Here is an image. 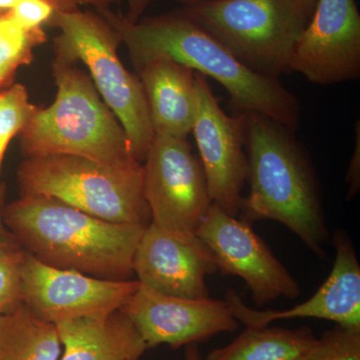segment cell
I'll list each match as a JSON object with an SVG mask.
<instances>
[{
    "label": "cell",
    "mask_w": 360,
    "mask_h": 360,
    "mask_svg": "<svg viewBox=\"0 0 360 360\" xmlns=\"http://www.w3.org/2000/svg\"><path fill=\"white\" fill-rule=\"evenodd\" d=\"M97 13L127 46L136 70L151 59H172L221 84L238 113H257L292 131L300 127V103L278 78L246 68L181 11L136 22L113 13L108 7L97 9Z\"/></svg>",
    "instance_id": "1"
},
{
    "label": "cell",
    "mask_w": 360,
    "mask_h": 360,
    "mask_svg": "<svg viewBox=\"0 0 360 360\" xmlns=\"http://www.w3.org/2000/svg\"><path fill=\"white\" fill-rule=\"evenodd\" d=\"M245 115L250 193L240 219L274 220L288 227L309 250L326 257L329 240L321 186L309 153L295 131L257 113Z\"/></svg>",
    "instance_id": "2"
},
{
    "label": "cell",
    "mask_w": 360,
    "mask_h": 360,
    "mask_svg": "<svg viewBox=\"0 0 360 360\" xmlns=\"http://www.w3.org/2000/svg\"><path fill=\"white\" fill-rule=\"evenodd\" d=\"M2 219L18 245L42 264L110 281L134 276L146 229L97 219L44 196H20L4 205Z\"/></svg>",
    "instance_id": "3"
},
{
    "label": "cell",
    "mask_w": 360,
    "mask_h": 360,
    "mask_svg": "<svg viewBox=\"0 0 360 360\" xmlns=\"http://www.w3.org/2000/svg\"><path fill=\"white\" fill-rule=\"evenodd\" d=\"M52 71L56 99L47 108H37L18 134L23 156H79L115 167L137 162L127 132L89 73L56 54Z\"/></svg>",
    "instance_id": "4"
},
{
    "label": "cell",
    "mask_w": 360,
    "mask_h": 360,
    "mask_svg": "<svg viewBox=\"0 0 360 360\" xmlns=\"http://www.w3.org/2000/svg\"><path fill=\"white\" fill-rule=\"evenodd\" d=\"M20 196H44L115 224L151 222L142 163L103 165L73 155L27 158L18 170Z\"/></svg>",
    "instance_id": "5"
},
{
    "label": "cell",
    "mask_w": 360,
    "mask_h": 360,
    "mask_svg": "<svg viewBox=\"0 0 360 360\" xmlns=\"http://www.w3.org/2000/svg\"><path fill=\"white\" fill-rule=\"evenodd\" d=\"M49 23L59 30L56 56L86 66L99 96L127 132L132 155L143 162L155 132L141 79L118 56L115 30L98 13L82 9L56 11Z\"/></svg>",
    "instance_id": "6"
},
{
    "label": "cell",
    "mask_w": 360,
    "mask_h": 360,
    "mask_svg": "<svg viewBox=\"0 0 360 360\" xmlns=\"http://www.w3.org/2000/svg\"><path fill=\"white\" fill-rule=\"evenodd\" d=\"M181 13L246 68L274 78L290 72L296 44L307 23L293 0H207L186 6Z\"/></svg>",
    "instance_id": "7"
},
{
    "label": "cell",
    "mask_w": 360,
    "mask_h": 360,
    "mask_svg": "<svg viewBox=\"0 0 360 360\" xmlns=\"http://www.w3.org/2000/svg\"><path fill=\"white\" fill-rule=\"evenodd\" d=\"M143 162L151 222L175 233H195L212 200L200 158L187 139L155 134Z\"/></svg>",
    "instance_id": "8"
},
{
    "label": "cell",
    "mask_w": 360,
    "mask_h": 360,
    "mask_svg": "<svg viewBox=\"0 0 360 360\" xmlns=\"http://www.w3.org/2000/svg\"><path fill=\"white\" fill-rule=\"evenodd\" d=\"M195 234L212 250L222 274L245 281L258 307L281 297L295 300L302 293L295 277L251 224L240 217L212 203Z\"/></svg>",
    "instance_id": "9"
},
{
    "label": "cell",
    "mask_w": 360,
    "mask_h": 360,
    "mask_svg": "<svg viewBox=\"0 0 360 360\" xmlns=\"http://www.w3.org/2000/svg\"><path fill=\"white\" fill-rule=\"evenodd\" d=\"M198 105L193 131L212 203L238 217L248 181L243 113L229 115L205 75L194 72Z\"/></svg>",
    "instance_id": "10"
},
{
    "label": "cell",
    "mask_w": 360,
    "mask_h": 360,
    "mask_svg": "<svg viewBox=\"0 0 360 360\" xmlns=\"http://www.w3.org/2000/svg\"><path fill=\"white\" fill-rule=\"evenodd\" d=\"M139 281H110L42 264L26 252L23 302L42 321L58 323L120 311L139 288Z\"/></svg>",
    "instance_id": "11"
},
{
    "label": "cell",
    "mask_w": 360,
    "mask_h": 360,
    "mask_svg": "<svg viewBox=\"0 0 360 360\" xmlns=\"http://www.w3.org/2000/svg\"><path fill=\"white\" fill-rule=\"evenodd\" d=\"M120 311L134 324L148 349L198 345L219 333H234L239 326L225 300L177 297L142 284Z\"/></svg>",
    "instance_id": "12"
},
{
    "label": "cell",
    "mask_w": 360,
    "mask_h": 360,
    "mask_svg": "<svg viewBox=\"0 0 360 360\" xmlns=\"http://www.w3.org/2000/svg\"><path fill=\"white\" fill-rule=\"evenodd\" d=\"M290 72L333 85L360 77V14L355 0H316L296 44Z\"/></svg>",
    "instance_id": "13"
},
{
    "label": "cell",
    "mask_w": 360,
    "mask_h": 360,
    "mask_svg": "<svg viewBox=\"0 0 360 360\" xmlns=\"http://www.w3.org/2000/svg\"><path fill=\"white\" fill-rule=\"evenodd\" d=\"M217 271L212 250L195 233H175L153 222L144 229L135 251L137 281L163 295L210 297L206 278Z\"/></svg>",
    "instance_id": "14"
},
{
    "label": "cell",
    "mask_w": 360,
    "mask_h": 360,
    "mask_svg": "<svg viewBox=\"0 0 360 360\" xmlns=\"http://www.w3.org/2000/svg\"><path fill=\"white\" fill-rule=\"evenodd\" d=\"M336 255L326 283L310 300L292 309L255 310L245 304L233 290L227 291L225 302L234 316L245 326H266L281 319H317L336 326L360 330V264L347 232H333Z\"/></svg>",
    "instance_id": "15"
},
{
    "label": "cell",
    "mask_w": 360,
    "mask_h": 360,
    "mask_svg": "<svg viewBox=\"0 0 360 360\" xmlns=\"http://www.w3.org/2000/svg\"><path fill=\"white\" fill-rule=\"evenodd\" d=\"M136 70L155 134L187 139L198 105L194 71L165 58L151 59Z\"/></svg>",
    "instance_id": "16"
},
{
    "label": "cell",
    "mask_w": 360,
    "mask_h": 360,
    "mask_svg": "<svg viewBox=\"0 0 360 360\" xmlns=\"http://www.w3.org/2000/svg\"><path fill=\"white\" fill-rule=\"evenodd\" d=\"M56 326L65 348L58 360H139L148 350L134 324L120 311Z\"/></svg>",
    "instance_id": "17"
},
{
    "label": "cell",
    "mask_w": 360,
    "mask_h": 360,
    "mask_svg": "<svg viewBox=\"0 0 360 360\" xmlns=\"http://www.w3.org/2000/svg\"><path fill=\"white\" fill-rule=\"evenodd\" d=\"M316 338L307 326H246L236 340L212 350L205 360H300Z\"/></svg>",
    "instance_id": "18"
},
{
    "label": "cell",
    "mask_w": 360,
    "mask_h": 360,
    "mask_svg": "<svg viewBox=\"0 0 360 360\" xmlns=\"http://www.w3.org/2000/svg\"><path fill=\"white\" fill-rule=\"evenodd\" d=\"M63 352L58 328L25 304L0 314V360H58Z\"/></svg>",
    "instance_id": "19"
},
{
    "label": "cell",
    "mask_w": 360,
    "mask_h": 360,
    "mask_svg": "<svg viewBox=\"0 0 360 360\" xmlns=\"http://www.w3.org/2000/svg\"><path fill=\"white\" fill-rule=\"evenodd\" d=\"M45 40L46 34L42 28L25 30L11 13L0 15V89L14 84L18 70L30 65L33 51Z\"/></svg>",
    "instance_id": "20"
},
{
    "label": "cell",
    "mask_w": 360,
    "mask_h": 360,
    "mask_svg": "<svg viewBox=\"0 0 360 360\" xmlns=\"http://www.w3.org/2000/svg\"><path fill=\"white\" fill-rule=\"evenodd\" d=\"M37 108L30 101L25 85L14 82L0 89V169L7 148L20 134Z\"/></svg>",
    "instance_id": "21"
},
{
    "label": "cell",
    "mask_w": 360,
    "mask_h": 360,
    "mask_svg": "<svg viewBox=\"0 0 360 360\" xmlns=\"http://www.w3.org/2000/svg\"><path fill=\"white\" fill-rule=\"evenodd\" d=\"M26 251L16 241L0 245V314L18 309L23 302L22 269Z\"/></svg>",
    "instance_id": "22"
},
{
    "label": "cell",
    "mask_w": 360,
    "mask_h": 360,
    "mask_svg": "<svg viewBox=\"0 0 360 360\" xmlns=\"http://www.w3.org/2000/svg\"><path fill=\"white\" fill-rule=\"evenodd\" d=\"M300 360H360V330L336 326L316 338Z\"/></svg>",
    "instance_id": "23"
},
{
    "label": "cell",
    "mask_w": 360,
    "mask_h": 360,
    "mask_svg": "<svg viewBox=\"0 0 360 360\" xmlns=\"http://www.w3.org/2000/svg\"><path fill=\"white\" fill-rule=\"evenodd\" d=\"M56 9L47 0H20L9 11L13 20L27 30L42 28V25L49 23Z\"/></svg>",
    "instance_id": "24"
},
{
    "label": "cell",
    "mask_w": 360,
    "mask_h": 360,
    "mask_svg": "<svg viewBox=\"0 0 360 360\" xmlns=\"http://www.w3.org/2000/svg\"><path fill=\"white\" fill-rule=\"evenodd\" d=\"M354 150L348 163L345 180L348 186L347 200H352L360 189V122H355Z\"/></svg>",
    "instance_id": "25"
},
{
    "label": "cell",
    "mask_w": 360,
    "mask_h": 360,
    "mask_svg": "<svg viewBox=\"0 0 360 360\" xmlns=\"http://www.w3.org/2000/svg\"><path fill=\"white\" fill-rule=\"evenodd\" d=\"M53 6L56 11H72L82 6H94L96 9L106 8L117 0H47Z\"/></svg>",
    "instance_id": "26"
},
{
    "label": "cell",
    "mask_w": 360,
    "mask_h": 360,
    "mask_svg": "<svg viewBox=\"0 0 360 360\" xmlns=\"http://www.w3.org/2000/svg\"><path fill=\"white\" fill-rule=\"evenodd\" d=\"M153 1V0H129V13L125 18L130 22L141 20L142 14Z\"/></svg>",
    "instance_id": "27"
},
{
    "label": "cell",
    "mask_w": 360,
    "mask_h": 360,
    "mask_svg": "<svg viewBox=\"0 0 360 360\" xmlns=\"http://www.w3.org/2000/svg\"><path fill=\"white\" fill-rule=\"evenodd\" d=\"M4 195H6V187H4V184H0V245H6V243L16 241L13 234L6 229L4 219H2V212H4Z\"/></svg>",
    "instance_id": "28"
},
{
    "label": "cell",
    "mask_w": 360,
    "mask_h": 360,
    "mask_svg": "<svg viewBox=\"0 0 360 360\" xmlns=\"http://www.w3.org/2000/svg\"><path fill=\"white\" fill-rule=\"evenodd\" d=\"M293 2L303 20L309 22V18L314 13L316 0H293Z\"/></svg>",
    "instance_id": "29"
},
{
    "label": "cell",
    "mask_w": 360,
    "mask_h": 360,
    "mask_svg": "<svg viewBox=\"0 0 360 360\" xmlns=\"http://www.w3.org/2000/svg\"><path fill=\"white\" fill-rule=\"evenodd\" d=\"M186 360H202L200 348L198 345H187L186 350Z\"/></svg>",
    "instance_id": "30"
},
{
    "label": "cell",
    "mask_w": 360,
    "mask_h": 360,
    "mask_svg": "<svg viewBox=\"0 0 360 360\" xmlns=\"http://www.w3.org/2000/svg\"><path fill=\"white\" fill-rule=\"evenodd\" d=\"M18 2L20 0H0V13H9Z\"/></svg>",
    "instance_id": "31"
},
{
    "label": "cell",
    "mask_w": 360,
    "mask_h": 360,
    "mask_svg": "<svg viewBox=\"0 0 360 360\" xmlns=\"http://www.w3.org/2000/svg\"><path fill=\"white\" fill-rule=\"evenodd\" d=\"M184 4V6H193V4H200V2L207 1V0H177Z\"/></svg>",
    "instance_id": "32"
},
{
    "label": "cell",
    "mask_w": 360,
    "mask_h": 360,
    "mask_svg": "<svg viewBox=\"0 0 360 360\" xmlns=\"http://www.w3.org/2000/svg\"><path fill=\"white\" fill-rule=\"evenodd\" d=\"M2 14H4V13H0V15H2Z\"/></svg>",
    "instance_id": "33"
}]
</instances>
